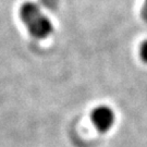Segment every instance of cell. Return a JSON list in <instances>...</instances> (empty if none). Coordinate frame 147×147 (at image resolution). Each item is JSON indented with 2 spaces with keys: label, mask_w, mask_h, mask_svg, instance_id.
Listing matches in <instances>:
<instances>
[{
  "label": "cell",
  "mask_w": 147,
  "mask_h": 147,
  "mask_svg": "<svg viewBox=\"0 0 147 147\" xmlns=\"http://www.w3.org/2000/svg\"><path fill=\"white\" fill-rule=\"evenodd\" d=\"M92 122L95 127L100 132L109 131L115 124L116 116L115 111L110 107L105 105H100L96 107L92 112Z\"/></svg>",
  "instance_id": "cell-2"
},
{
  "label": "cell",
  "mask_w": 147,
  "mask_h": 147,
  "mask_svg": "<svg viewBox=\"0 0 147 147\" xmlns=\"http://www.w3.org/2000/svg\"><path fill=\"white\" fill-rule=\"evenodd\" d=\"M142 16H143V19L147 22V0H145V1H144V3H143Z\"/></svg>",
  "instance_id": "cell-4"
},
{
  "label": "cell",
  "mask_w": 147,
  "mask_h": 147,
  "mask_svg": "<svg viewBox=\"0 0 147 147\" xmlns=\"http://www.w3.org/2000/svg\"><path fill=\"white\" fill-rule=\"evenodd\" d=\"M140 57L144 62L147 63V39L144 40L140 46Z\"/></svg>",
  "instance_id": "cell-3"
},
{
  "label": "cell",
  "mask_w": 147,
  "mask_h": 147,
  "mask_svg": "<svg viewBox=\"0 0 147 147\" xmlns=\"http://www.w3.org/2000/svg\"><path fill=\"white\" fill-rule=\"evenodd\" d=\"M20 19L34 38L45 39L53 32V22L33 1H26L21 5Z\"/></svg>",
  "instance_id": "cell-1"
}]
</instances>
